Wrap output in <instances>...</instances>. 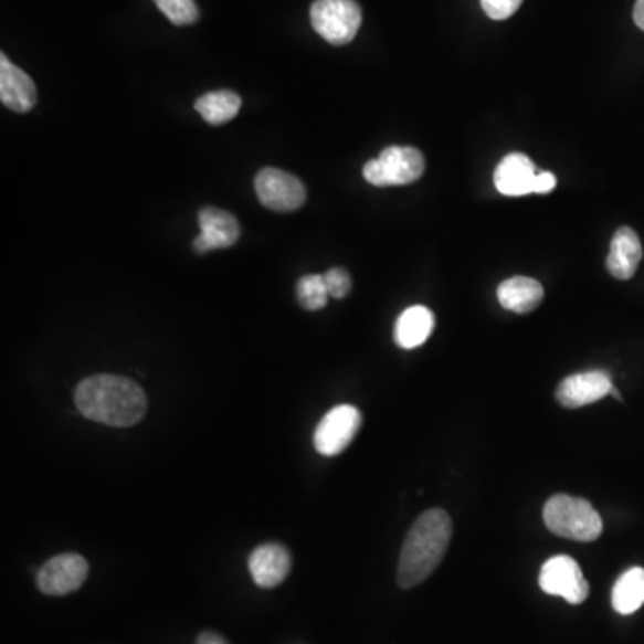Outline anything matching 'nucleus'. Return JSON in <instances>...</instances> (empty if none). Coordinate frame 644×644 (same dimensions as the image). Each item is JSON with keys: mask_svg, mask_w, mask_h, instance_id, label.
Here are the masks:
<instances>
[{"mask_svg": "<svg viewBox=\"0 0 644 644\" xmlns=\"http://www.w3.org/2000/svg\"><path fill=\"white\" fill-rule=\"evenodd\" d=\"M254 189L264 207L274 212H294L305 204L306 189L302 179L285 170L262 169L254 179Z\"/></svg>", "mask_w": 644, "mask_h": 644, "instance_id": "8", "label": "nucleus"}, {"mask_svg": "<svg viewBox=\"0 0 644 644\" xmlns=\"http://www.w3.org/2000/svg\"><path fill=\"white\" fill-rule=\"evenodd\" d=\"M312 25L331 45L353 42L362 25V8L357 0H316L310 10Z\"/></svg>", "mask_w": 644, "mask_h": 644, "instance_id": "5", "label": "nucleus"}, {"mask_svg": "<svg viewBox=\"0 0 644 644\" xmlns=\"http://www.w3.org/2000/svg\"><path fill=\"white\" fill-rule=\"evenodd\" d=\"M296 296L305 310L317 312L328 305L329 292L323 274L303 276L296 285Z\"/></svg>", "mask_w": 644, "mask_h": 644, "instance_id": "20", "label": "nucleus"}, {"mask_svg": "<svg viewBox=\"0 0 644 644\" xmlns=\"http://www.w3.org/2000/svg\"><path fill=\"white\" fill-rule=\"evenodd\" d=\"M643 260V245L632 228L623 226L614 233L611 251L606 256V271L616 279L634 278L635 271Z\"/></svg>", "mask_w": 644, "mask_h": 644, "instance_id": "15", "label": "nucleus"}, {"mask_svg": "<svg viewBox=\"0 0 644 644\" xmlns=\"http://www.w3.org/2000/svg\"><path fill=\"white\" fill-rule=\"evenodd\" d=\"M241 106V95L231 92V89H217V92L201 95L196 101L198 114L212 126H222V124L233 120Z\"/></svg>", "mask_w": 644, "mask_h": 644, "instance_id": "19", "label": "nucleus"}, {"mask_svg": "<svg viewBox=\"0 0 644 644\" xmlns=\"http://www.w3.org/2000/svg\"><path fill=\"white\" fill-rule=\"evenodd\" d=\"M612 606L621 616H631L644 605V569L631 568L612 588Z\"/></svg>", "mask_w": 644, "mask_h": 644, "instance_id": "18", "label": "nucleus"}, {"mask_svg": "<svg viewBox=\"0 0 644 644\" xmlns=\"http://www.w3.org/2000/svg\"><path fill=\"white\" fill-rule=\"evenodd\" d=\"M362 424V414L353 404H339L320 419L314 433V446L323 456H337L353 443Z\"/></svg>", "mask_w": 644, "mask_h": 644, "instance_id": "6", "label": "nucleus"}, {"mask_svg": "<svg viewBox=\"0 0 644 644\" xmlns=\"http://www.w3.org/2000/svg\"><path fill=\"white\" fill-rule=\"evenodd\" d=\"M435 317L426 306H410L398 317L394 326V340L400 348L415 349L423 346L432 335Z\"/></svg>", "mask_w": 644, "mask_h": 644, "instance_id": "17", "label": "nucleus"}, {"mask_svg": "<svg viewBox=\"0 0 644 644\" xmlns=\"http://www.w3.org/2000/svg\"><path fill=\"white\" fill-rule=\"evenodd\" d=\"M634 22L641 31H644V0H637V2H635Z\"/></svg>", "mask_w": 644, "mask_h": 644, "instance_id": "26", "label": "nucleus"}, {"mask_svg": "<svg viewBox=\"0 0 644 644\" xmlns=\"http://www.w3.org/2000/svg\"><path fill=\"white\" fill-rule=\"evenodd\" d=\"M424 167V156L415 147L392 146L363 165V178L374 187H403L418 181Z\"/></svg>", "mask_w": 644, "mask_h": 644, "instance_id": "4", "label": "nucleus"}, {"mask_svg": "<svg viewBox=\"0 0 644 644\" xmlns=\"http://www.w3.org/2000/svg\"><path fill=\"white\" fill-rule=\"evenodd\" d=\"M452 536V518L446 510L432 508L419 516L401 548L398 564V583L401 589L415 588L429 579L443 562Z\"/></svg>", "mask_w": 644, "mask_h": 644, "instance_id": "2", "label": "nucleus"}, {"mask_svg": "<svg viewBox=\"0 0 644 644\" xmlns=\"http://www.w3.org/2000/svg\"><path fill=\"white\" fill-rule=\"evenodd\" d=\"M155 4L175 25L198 22L199 8L196 0H155Z\"/></svg>", "mask_w": 644, "mask_h": 644, "instance_id": "21", "label": "nucleus"}, {"mask_svg": "<svg viewBox=\"0 0 644 644\" xmlns=\"http://www.w3.org/2000/svg\"><path fill=\"white\" fill-rule=\"evenodd\" d=\"M536 178V165L521 152L505 156L494 170V184L498 192L507 198H522V196L534 193Z\"/></svg>", "mask_w": 644, "mask_h": 644, "instance_id": "14", "label": "nucleus"}, {"mask_svg": "<svg viewBox=\"0 0 644 644\" xmlns=\"http://www.w3.org/2000/svg\"><path fill=\"white\" fill-rule=\"evenodd\" d=\"M612 378L605 371L577 372L557 387V401L566 409H580L593 404L611 394Z\"/></svg>", "mask_w": 644, "mask_h": 644, "instance_id": "10", "label": "nucleus"}, {"mask_svg": "<svg viewBox=\"0 0 644 644\" xmlns=\"http://www.w3.org/2000/svg\"><path fill=\"white\" fill-rule=\"evenodd\" d=\"M199 228H201V233L193 239L192 244L193 250L199 254L226 250L235 245L241 236V226L235 217L219 208H202L199 212Z\"/></svg>", "mask_w": 644, "mask_h": 644, "instance_id": "11", "label": "nucleus"}, {"mask_svg": "<svg viewBox=\"0 0 644 644\" xmlns=\"http://www.w3.org/2000/svg\"><path fill=\"white\" fill-rule=\"evenodd\" d=\"M542 519L551 534L577 542H593L602 536L603 521L588 499L557 494L548 499Z\"/></svg>", "mask_w": 644, "mask_h": 644, "instance_id": "3", "label": "nucleus"}, {"mask_svg": "<svg viewBox=\"0 0 644 644\" xmlns=\"http://www.w3.org/2000/svg\"><path fill=\"white\" fill-rule=\"evenodd\" d=\"M74 401L86 419L114 429L140 423L147 410V398L140 387L115 374H97L81 381Z\"/></svg>", "mask_w": 644, "mask_h": 644, "instance_id": "1", "label": "nucleus"}, {"mask_svg": "<svg viewBox=\"0 0 644 644\" xmlns=\"http://www.w3.org/2000/svg\"><path fill=\"white\" fill-rule=\"evenodd\" d=\"M557 187V178L551 172H537L534 193H550Z\"/></svg>", "mask_w": 644, "mask_h": 644, "instance_id": "24", "label": "nucleus"}, {"mask_svg": "<svg viewBox=\"0 0 644 644\" xmlns=\"http://www.w3.org/2000/svg\"><path fill=\"white\" fill-rule=\"evenodd\" d=\"M36 86L6 54L0 56V101L17 114H28L36 104Z\"/></svg>", "mask_w": 644, "mask_h": 644, "instance_id": "13", "label": "nucleus"}, {"mask_svg": "<svg viewBox=\"0 0 644 644\" xmlns=\"http://www.w3.org/2000/svg\"><path fill=\"white\" fill-rule=\"evenodd\" d=\"M88 577V562L77 553L52 557L40 568L36 585L47 597H65L74 593Z\"/></svg>", "mask_w": 644, "mask_h": 644, "instance_id": "9", "label": "nucleus"}, {"mask_svg": "<svg viewBox=\"0 0 644 644\" xmlns=\"http://www.w3.org/2000/svg\"><path fill=\"white\" fill-rule=\"evenodd\" d=\"M196 644H228V641L215 632H202Z\"/></svg>", "mask_w": 644, "mask_h": 644, "instance_id": "25", "label": "nucleus"}, {"mask_svg": "<svg viewBox=\"0 0 644 644\" xmlns=\"http://www.w3.org/2000/svg\"><path fill=\"white\" fill-rule=\"evenodd\" d=\"M325 276L326 287H328L329 297L335 299H344L351 292V276H349L346 268L334 267L329 268Z\"/></svg>", "mask_w": 644, "mask_h": 644, "instance_id": "22", "label": "nucleus"}, {"mask_svg": "<svg viewBox=\"0 0 644 644\" xmlns=\"http://www.w3.org/2000/svg\"><path fill=\"white\" fill-rule=\"evenodd\" d=\"M482 10L493 20H507L521 8L522 0H481Z\"/></svg>", "mask_w": 644, "mask_h": 644, "instance_id": "23", "label": "nucleus"}, {"mask_svg": "<svg viewBox=\"0 0 644 644\" xmlns=\"http://www.w3.org/2000/svg\"><path fill=\"white\" fill-rule=\"evenodd\" d=\"M539 588L551 597L564 598L571 605H580L589 597V583L579 562L569 556L546 560L539 573Z\"/></svg>", "mask_w": 644, "mask_h": 644, "instance_id": "7", "label": "nucleus"}, {"mask_svg": "<svg viewBox=\"0 0 644 644\" xmlns=\"http://www.w3.org/2000/svg\"><path fill=\"white\" fill-rule=\"evenodd\" d=\"M545 299V288L537 279L527 276L505 279L498 287V302L505 310L514 314H530Z\"/></svg>", "mask_w": 644, "mask_h": 644, "instance_id": "16", "label": "nucleus"}, {"mask_svg": "<svg viewBox=\"0 0 644 644\" xmlns=\"http://www.w3.org/2000/svg\"><path fill=\"white\" fill-rule=\"evenodd\" d=\"M254 583L262 589L278 588L291 573L292 559L285 546L279 542H265L254 548L247 560Z\"/></svg>", "mask_w": 644, "mask_h": 644, "instance_id": "12", "label": "nucleus"}]
</instances>
